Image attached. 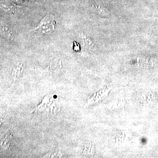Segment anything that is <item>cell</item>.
<instances>
[{"label":"cell","mask_w":158,"mask_h":158,"mask_svg":"<svg viewBox=\"0 0 158 158\" xmlns=\"http://www.w3.org/2000/svg\"><path fill=\"white\" fill-rule=\"evenodd\" d=\"M55 30V18L52 15H49L45 16L38 26L32 31H35L37 34L48 35L52 33Z\"/></svg>","instance_id":"1"},{"label":"cell","mask_w":158,"mask_h":158,"mask_svg":"<svg viewBox=\"0 0 158 158\" xmlns=\"http://www.w3.org/2000/svg\"><path fill=\"white\" fill-rule=\"evenodd\" d=\"M3 35L10 40H13L14 39V35L12 31L6 27H3L1 29Z\"/></svg>","instance_id":"2"},{"label":"cell","mask_w":158,"mask_h":158,"mask_svg":"<svg viewBox=\"0 0 158 158\" xmlns=\"http://www.w3.org/2000/svg\"><path fill=\"white\" fill-rule=\"evenodd\" d=\"M82 38H84L85 39V41L87 43V44L89 46H93V42L91 41V40L90 38H88L87 36L82 34Z\"/></svg>","instance_id":"3"}]
</instances>
